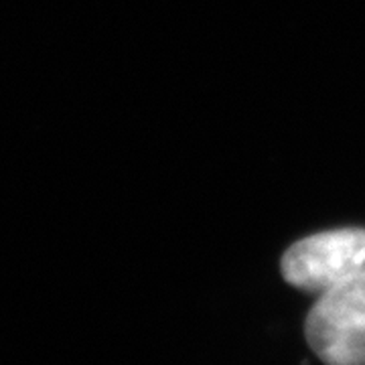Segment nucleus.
Returning a JSON list of instances; mask_svg holds the SVG:
<instances>
[{"label":"nucleus","mask_w":365,"mask_h":365,"mask_svg":"<svg viewBox=\"0 0 365 365\" xmlns=\"http://www.w3.org/2000/svg\"><path fill=\"white\" fill-rule=\"evenodd\" d=\"M304 333L323 364L365 365V266L319 297Z\"/></svg>","instance_id":"f257e3e1"},{"label":"nucleus","mask_w":365,"mask_h":365,"mask_svg":"<svg viewBox=\"0 0 365 365\" xmlns=\"http://www.w3.org/2000/svg\"><path fill=\"white\" fill-rule=\"evenodd\" d=\"M365 266V230L345 227L297 242L282 256V276L304 292L325 294Z\"/></svg>","instance_id":"f03ea898"}]
</instances>
